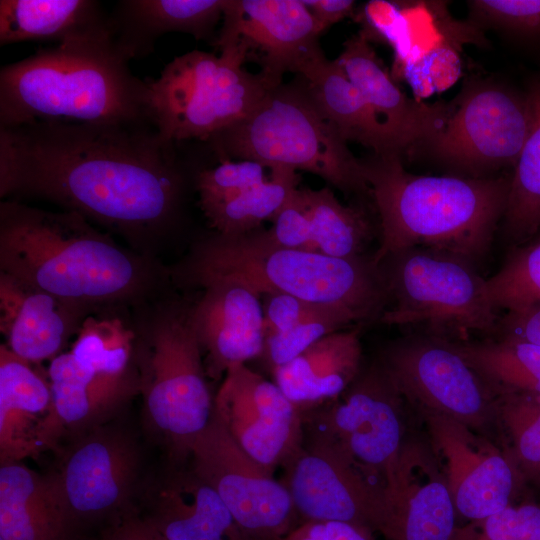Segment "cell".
Listing matches in <instances>:
<instances>
[{
  "label": "cell",
  "mask_w": 540,
  "mask_h": 540,
  "mask_svg": "<svg viewBox=\"0 0 540 540\" xmlns=\"http://www.w3.org/2000/svg\"><path fill=\"white\" fill-rule=\"evenodd\" d=\"M184 143V142H182ZM150 122L0 127V196H33L131 240L178 222L190 171Z\"/></svg>",
  "instance_id": "1"
},
{
  "label": "cell",
  "mask_w": 540,
  "mask_h": 540,
  "mask_svg": "<svg viewBox=\"0 0 540 540\" xmlns=\"http://www.w3.org/2000/svg\"><path fill=\"white\" fill-rule=\"evenodd\" d=\"M0 271L82 309L131 301L150 285L147 264L72 211L0 205Z\"/></svg>",
  "instance_id": "2"
},
{
  "label": "cell",
  "mask_w": 540,
  "mask_h": 540,
  "mask_svg": "<svg viewBox=\"0 0 540 540\" xmlns=\"http://www.w3.org/2000/svg\"><path fill=\"white\" fill-rule=\"evenodd\" d=\"M362 164L380 220L376 265L414 247L473 265L489 253L506 209L509 179L414 175L400 155H374Z\"/></svg>",
  "instance_id": "3"
},
{
  "label": "cell",
  "mask_w": 540,
  "mask_h": 540,
  "mask_svg": "<svg viewBox=\"0 0 540 540\" xmlns=\"http://www.w3.org/2000/svg\"><path fill=\"white\" fill-rule=\"evenodd\" d=\"M148 82L112 38L58 44L0 70V127L36 121L150 122Z\"/></svg>",
  "instance_id": "4"
},
{
  "label": "cell",
  "mask_w": 540,
  "mask_h": 540,
  "mask_svg": "<svg viewBox=\"0 0 540 540\" xmlns=\"http://www.w3.org/2000/svg\"><path fill=\"white\" fill-rule=\"evenodd\" d=\"M185 276L233 280L259 296L286 294L334 305L362 321L380 317L387 300L384 277L372 257L336 258L274 243L266 231L216 233L197 246Z\"/></svg>",
  "instance_id": "5"
},
{
  "label": "cell",
  "mask_w": 540,
  "mask_h": 540,
  "mask_svg": "<svg viewBox=\"0 0 540 540\" xmlns=\"http://www.w3.org/2000/svg\"><path fill=\"white\" fill-rule=\"evenodd\" d=\"M223 160H253L269 168L303 170L344 193L370 189L362 161L323 114L303 78L271 89L244 119L203 142Z\"/></svg>",
  "instance_id": "6"
},
{
  "label": "cell",
  "mask_w": 540,
  "mask_h": 540,
  "mask_svg": "<svg viewBox=\"0 0 540 540\" xmlns=\"http://www.w3.org/2000/svg\"><path fill=\"white\" fill-rule=\"evenodd\" d=\"M219 50V56L187 52L147 80L148 115L165 139L206 142L247 117L271 90L259 73L244 68L247 54L240 45Z\"/></svg>",
  "instance_id": "7"
},
{
  "label": "cell",
  "mask_w": 540,
  "mask_h": 540,
  "mask_svg": "<svg viewBox=\"0 0 540 540\" xmlns=\"http://www.w3.org/2000/svg\"><path fill=\"white\" fill-rule=\"evenodd\" d=\"M379 266L387 295L382 323L417 328L447 341H467L474 332L498 333L500 317L472 263L414 247L388 256Z\"/></svg>",
  "instance_id": "8"
},
{
  "label": "cell",
  "mask_w": 540,
  "mask_h": 540,
  "mask_svg": "<svg viewBox=\"0 0 540 540\" xmlns=\"http://www.w3.org/2000/svg\"><path fill=\"white\" fill-rule=\"evenodd\" d=\"M135 351L145 420L171 458L182 461L190 457L214 415V397L189 311L162 314Z\"/></svg>",
  "instance_id": "9"
},
{
  "label": "cell",
  "mask_w": 540,
  "mask_h": 540,
  "mask_svg": "<svg viewBox=\"0 0 540 540\" xmlns=\"http://www.w3.org/2000/svg\"><path fill=\"white\" fill-rule=\"evenodd\" d=\"M324 405V404H323ZM408 406L379 361L361 369L335 400L302 413L310 430L333 443L362 472L384 487L408 442Z\"/></svg>",
  "instance_id": "10"
},
{
  "label": "cell",
  "mask_w": 540,
  "mask_h": 540,
  "mask_svg": "<svg viewBox=\"0 0 540 540\" xmlns=\"http://www.w3.org/2000/svg\"><path fill=\"white\" fill-rule=\"evenodd\" d=\"M140 456L126 434L101 425L75 437L49 474L75 540L134 513L131 498Z\"/></svg>",
  "instance_id": "11"
},
{
  "label": "cell",
  "mask_w": 540,
  "mask_h": 540,
  "mask_svg": "<svg viewBox=\"0 0 540 540\" xmlns=\"http://www.w3.org/2000/svg\"><path fill=\"white\" fill-rule=\"evenodd\" d=\"M408 406L484 434L498 422L496 395L449 341L417 334L387 346L378 360Z\"/></svg>",
  "instance_id": "12"
},
{
  "label": "cell",
  "mask_w": 540,
  "mask_h": 540,
  "mask_svg": "<svg viewBox=\"0 0 540 540\" xmlns=\"http://www.w3.org/2000/svg\"><path fill=\"white\" fill-rule=\"evenodd\" d=\"M191 468L221 498L252 540H283L300 524L291 496L232 440L213 415L194 442Z\"/></svg>",
  "instance_id": "13"
},
{
  "label": "cell",
  "mask_w": 540,
  "mask_h": 540,
  "mask_svg": "<svg viewBox=\"0 0 540 540\" xmlns=\"http://www.w3.org/2000/svg\"><path fill=\"white\" fill-rule=\"evenodd\" d=\"M526 97L497 84H476L452 104L443 129L423 148L471 177L515 165L530 128Z\"/></svg>",
  "instance_id": "14"
},
{
  "label": "cell",
  "mask_w": 540,
  "mask_h": 540,
  "mask_svg": "<svg viewBox=\"0 0 540 540\" xmlns=\"http://www.w3.org/2000/svg\"><path fill=\"white\" fill-rule=\"evenodd\" d=\"M283 468L300 523L340 521L382 533L388 515L384 487L326 438L304 432L302 447Z\"/></svg>",
  "instance_id": "15"
},
{
  "label": "cell",
  "mask_w": 540,
  "mask_h": 540,
  "mask_svg": "<svg viewBox=\"0 0 540 540\" xmlns=\"http://www.w3.org/2000/svg\"><path fill=\"white\" fill-rule=\"evenodd\" d=\"M214 414L239 448L270 475L302 447V412L275 382L246 364L225 373L214 396Z\"/></svg>",
  "instance_id": "16"
},
{
  "label": "cell",
  "mask_w": 540,
  "mask_h": 540,
  "mask_svg": "<svg viewBox=\"0 0 540 540\" xmlns=\"http://www.w3.org/2000/svg\"><path fill=\"white\" fill-rule=\"evenodd\" d=\"M320 34L302 0H226L214 45H240L273 89L323 53Z\"/></svg>",
  "instance_id": "17"
},
{
  "label": "cell",
  "mask_w": 540,
  "mask_h": 540,
  "mask_svg": "<svg viewBox=\"0 0 540 540\" xmlns=\"http://www.w3.org/2000/svg\"><path fill=\"white\" fill-rule=\"evenodd\" d=\"M420 417L457 515L480 521L512 504L518 476L512 455L458 421L431 413Z\"/></svg>",
  "instance_id": "18"
},
{
  "label": "cell",
  "mask_w": 540,
  "mask_h": 540,
  "mask_svg": "<svg viewBox=\"0 0 540 540\" xmlns=\"http://www.w3.org/2000/svg\"><path fill=\"white\" fill-rule=\"evenodd\" d=\"M203 289L189 317L207 376L215 380L233 366L262 355L265 341L260 296L243 284L213 276H186Z\"/></svg>",
  "instance_id": "19"
},
{
  "label": "cell",
  "mask_w": 540,
  "mask_h": 540,
  "mask_svg": "<svg viewBox=\"0 0 540 540\" xmlns=\"http://www.w3.org/2000/svg\"><path fill=\"white\" fill-rule=\"evenodd\" d=\"M385 540H453L457 513L433 450L408 441L385 486Z\"/></svg>",
  "instance_id": "20"
},
{
  "label": "cell",
  "mask_w": 540,
  "mask_h": 540,
  "mask_svg": "<svg viewBox=\"0 0 540 540\" xmlns=\"http://www.w3.org/2000/svg\"><path fill=\"white\" fill-rule=\"evenodd\" d=\"M336 59L391 130L403 152L423 148L443 129L452 103L429 105L409 98L388 74L370 45L366 31L344 42Z\"/></svg>",
  "instance_id": "21"
},
{
  "label": "cell",
  "mask_w": 540,
  "mask_h": 540,
  "mask_svg": "<svg viewBox=\"0 0 540 540\" xmlns=\"http://www.w3.org/2000/svg\"><path fill=\"white\" fill-rule=\"evenodd\" d=\"M49 381L31 363L0 346V462H20L57 450Z\"/></svg>",
  "instance_id": "22"
},
{
  "label": "cell",
  "mask_w": 540,
  "mask_h": 540,
  "mask_svg": "<svg viewBox=\"0 0 540 540\" xmlns=\"http://www.w3.org/2000/svg\"><path fill=\"white\" fill-rule=\"evenodd\" d=\"M86 310L0 271V329L8 349L31 364L52 360Z\"/></svg>",
  "instance_id": "23"
},
{
  "label": "cell",
  "mask_w": 540,
  "mask_h": 540,
  "mask_svg": "<svg viewBox=\"0 0 540 540\" xmlns=\"http://www.w3.org/2000/svg\"><path fill=\"white\" fill-rule=\"evenodd\" d=\"M143 517L163 540H252L192 468L166 477Z\"/></svg>",
  "instance_id": "24"
},
{
  "label": "cell",
  "mask_w": 540,
  "mask_h": 540,
  "mask_svg": "<svg viewBox=\"0 0 540 540\" xmlns=\"http://www.w3.org/2000/svg\"><path fill=\"white\" fill-rule=\"evenodd\" d=\"M226 0H122L109 13L114 43L129 61L148 55L159 37L186 33L216 41Z\"/></svg>",
  "instance_id": "25"
},
{
  "label": "cell",
  "mask_w": 540,
  "mask_h": 540,
  "mask_svg": "<svg viewBox=\"0 0 540 540\" xmlns=\"http://www.w3.org/2000/svg\"><path fill=\"white\" fill-rule=\"evenodd\" d=\"M359 332L328 334L272 370L276 385L302 413L337 399L355 380L362 360Z\"/></svg>",
  "instance_id": "26"
},
{
  "label": "cell",
  "mask_w": 540,
  "mask_h": 540,
  "mask_svg": "<svg viewBox=\"0 0 540 540\" xmlns=\"http://www.w3.org/2000/svg\"><path fill=\"white\" fill-rule=\"evenodd\" d=\"M314 101L343 139L372 149L375 155L403 153L397 139L350 81L337 59L324 53L299 74Z\"/></svg>",
  "instance_id": "27"
},
{
  "label": "cell",
  "mask_w": 540,
  "mask_h": 540,
  "mask_svg": "<svg viewBox=\"0 0 540 540\" xmlns=\"http://www.w3.org/2000/svg\"><path fill=\"white\" fill-rule=\"evenodd\" d=\"M112 38L109 14L94 0H1L0 44H59Z\"/></svg>",
  "instance_id": "28"
},
{
  "label": "cell",
  "mask_w": 540,
  "mask_h": 540,
  "mask_svg": "<svg viewBox=\"0 0 540 540\" xmlns=\"http://www.w3.org/2000/svg\"><path fill=\"white\" fill-rule=\"evenodd\" d=\"M0 538L75 540L48 475L20 462L1 464Z\"/></svg>",
  "instance_id": "29"
},
{
  "label": "cell",
  "mask_w": 540,
  "mask_h": 540,
  "mask_svg": "<svg viewBox=\"0 0 540 540\" xmlns=\"http://www.w3.org/2000/svg\"><path fill=\"white\" fill-rule=\"evenodd\" d=\"M449 342L495 395L540 396V345L507 335Z\"/></svg>",
  "instance_id": "30"
},
{
  "label": "cell",
  "mask_w": 540,
  "mask_h": 540,
  "mask_svg": "<svg viewBox=\"0 0 540 540\" xmlns=\"http://www.w3.org/2000/svg\"><path fill=\"white\" fill-rule=\"evenodd\" d=\"M299 192L310 223V251L336 258L362 256L372 236L366 212L343 205L328 187Z\"/></svg>",
  "instance_id": "31"
},
{
  "label": "cell",
  "mask_w": 540,
  "mask_h": 540,
  "mask_svg": "<svg viewBox=\"0 0 540 540\" xmlns=\"http://www.w3.org/2000/svg\"><path fill=\"white\" fill-rule=\"evenodd\" d=\"M530 109V128L514 165L506 209L502 218L505 236L522 243L540 227V81L526 96Z\"/></svg>",
  "instance_id": "32"
},
{
  "label": "cell",
  "mask_w": 540,
  "mask_h": 540,
  "mask_svg": "<svg viewBox=\"0 0 540 540\" xmlns=\"http://www.w3.org/2000/svg\"><path fill=\"white\" fill-rule=\"evenodd\" d=\"M48 381L55 424L61 437H75L99 426L105 418L93 392L94 372L69 351L50 361Z\"/></svg>",
  "instance_id": "33"
},
{
  "label": "cell",
  "mask_w": 540,
  "mask_h": 540,
  "mask_svg": "<svg viewBox=\"0 0 540 540\" xmlns=\"http://www.w3.org/2000/svg\"><path fill=\"white\" fill-rule=\"evenodd\" d=\"M271 176L234 199L204 212L209 225L224 236H239L257 230L272 220L298 187L299 175L289 168H271Z\"/></svg>",
  "instance_id": "34"
},
{
  "label": "cell",
  "mask_w": 540,
  "mask_h": 540,
  "mask_svg": "<svg viewBox=\"0 0 540 540\" xmlns=\"http://www.w3.org/2000/svg\"><path fill=\"white\" fill-rule=\"evenodd\" d=\"M134 334L117 319L82 321L70 352L98 377L124 379L131 373Z\"/></svg>",
  "instance_id": "35"
},
{
  "label": "cell",
  "mask_w": 540,
  "mask_h": 540,
  "mask_svg": "<svg viewBox=\"0 0 540 540\" xmlns=\"http://www.w3.org/2000/svg\"><path fill=\"white\" fill-rule=\"evenodd\" d=\"M484 293L497 312L540 304V241L512 251L500 269L485 279Z\"/></svg>",
  "instance_id": "36"
},
{
  "label": "cell",
  "mask_w": 540,
  "mask_h": 540,
  "mask_svg": "<svg viewBox=\"0 0 540 540\" xmlns=\"http://www.w3.org/2000/svg\"><path fill=\"white\" fill-rule=\"evenodd\" d=\"M498 422L512 443L516 465L531 475L540 474V396L496 395Z\"/></svg>",
  "instance_id": "37"
},
{
  "label": "cell",
  "mask_w": 540,
  "mask_h": 540,
  "mask_svg": "<svg viewBox=\"0 0 540 540\" xmlns=\"http://www.w3.org/2000/svg\"><path fill=\"white\" fill-rule=\"evenodd\" d=\"M272 169L253 160H223L202 167L195 175L194 188L202 212L222 205L246 190L265 182Z\"/></svg>",
  "instance_id": "38"
},
{
  "label": "cell",
  "mask_w": 540,
  "mask_h": 540,
  "mask_svg": "<svg viewBox=\"0 0 540 540\" xmlns=\"http://www.w3.org/2000/svg\"><path fill=\"white\" fill-rule=\"evenodd\" d=\"M360 321V317L348 309L333 308L284 331L265 336L262 355L273 370L287 364L324 336Z\"/></svg>",
  "instance_id": "39"
},
{
  "label": "cell",
  "mask_w": 540,
  "mask_h": 540,
  "mask_svg": "<svg viewBox=\"0 0 540 540\" xmlns=\"http://www.w3.org/2000/svg\"><path fill=\"white\" fill-rule=\"evenodd\" d=\"M453 540H540V506L511 504L483 520L457 526Z\"/></svg>",
  "instance_id": "40"
},
{
  "label": "cell",
  "mask_w": 540,
  "mask_h": 540,
  "mask_svg": "<svg viewBox=\"0 0 540 540\" xmlns=\"http://www.w3.org/2000/svg\"><path fill=\"white\" fill-rule=\"evenodd\" d=\"M469 5L490 24L519 32L540 31V0H474Z\"/></svg>",
  "instance_id": "41"
},
{
  "label": "cell",
  "mask_w": 540,
  "mask_h": 540,
  "mask_svg": "<svg viewBox=\"0 0 540 540\" xmlns=\"http://www.w3.org/2000/svg\"><path fill=\"white\" fill-rule=\"evenodd\" d=\"M271 221L272 227L266 232L274 243L310 251V223L298 187Z\"/></svg>",
  "instance_id": "42"
},
{
  "label": "cell",
  "mask_w": 540,
  "mask_h": 540,
  "mask_svg": "<svg viewBox=\"0 0 540 540\" xmlns=\"http://www.w3.org/2000/svg\"><path fill=\"white\" fill-rule=\"evenodd\" d=\"M364 526L340 521H306L297 525L283 540H376Z\"/></svg>",
  "instance_id": "43"
},
{
  "label": "cell",
  "mask_w": 540,
  "mask_h": 540,
  "mask_svg": "<svg viewBox=\"0 0 540 540\" xmlns=\"http://www.w3.org/2000/svg\"><path fill=\"white\" fill-rule=\"evenodd\" d=\"M498 333L540 345V304L506 312L499 319Z\"/></svg>",
  "instance_id": "44"
},
{
  "label": "cell",
  "mask_w": 540,
  "mask_h": 540,
  "mask_svg": "<svg viewBox=\"0 0 540 540\" xmlns=\"http://www.w3.org/2000/svg\"><path fill=\"white\" fill-rule=\"evenodd\" d=\"M94 540H163L154 527L134 512L104 530Z\"/></svg>",
  "instance_id": "45"
},
{
  "label": "cell",
  "mask_w": 540,
  "mask_h": 540,
  "mask_svg": "<svg viewBox=\"0 0 540 540\" xmlns=\"http://www.w3.org/2000/svg\"><path fill=\"white\" fill-rule=\"evenodd\" d=\"M311 12L320 32L353 14L352 0H302Z\"/></svg>",
  "instance_id": "46"
},
{
  "label": "cell",
  "mask_w": 540,
  "mask_h": 540,
  "mask_svg": "<svg viewBox=\"0 0 540 540\" xmlns=\"http://www.w3.org/2000/svg\"><path fill=\"white\" fill-rule=\"evenodd\" d=\"M0 540H3V539L0 538Z\"/></svg>",
  "instance_id": "47"
}]
</instances>
